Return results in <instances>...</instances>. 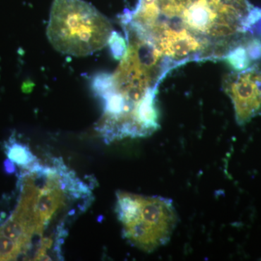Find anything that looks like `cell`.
<instances>
[{
  "instance_id": "6da1fadb",
  "label": "cell",
  "mask_w": 261,
  "mask_h": 261,
  "mask_svg": "<svg viewBox=\"0 0 261 261\" xmlns=\"http://www.w3.org/2000/svg\"><path fill=\"white\" fill-rule=\"evenodd\" d=\"M128 47L114 74H101L93 87L104 103L97 130L105 142L152 135L160 127L157 82L163 56L151 38L127 24Z\"/></svg>"
},
{
  "instance_id": "7a4b0ae2",
  "label": "cell",
  "mask_w": 261,
  "mask_h": 261,
  "mask_svg": "<svg viewBox=\"0 0 261 261\" xmlns=\"http://www.w3.org/2000/svg\"><path fill=\"white\" fill-rule=\"evenodd\" d=\"M113 29L99 10L84 0H54L47 28L53 47L68 56L84 57L109 42Z\"/></svg>"
},
{
  "instance_id": "3957f363",
  "label": "cell",
  "mask_w": 261,
  "mask_h": 261,
  "mask_svg": "<svg viewBox=\"0 0 261 261\" xmlns=\"http://www.w3.org/2000/svg\"><path fill=\"white\" fill-rule=\"evenodd\" d=\"M116 200L122 234L130 245L152 252L167 245L178 222L172 200L123 191L116 192Z\"/></svg>"
},
{
  "instance_id": "277c9868",
  "label": "cell",
  "mask_w": 261,
  "mask_h": 261,
  "mask_svg": "<svg viewBox=\"0 0 261 261\" xmlns=\"http://www.w3.org/2000/svg\"><path fill=\"white\" fill-rule=\"evenodd\" d=\"M223 89L232 102L240 126L261 116V65L229 73L224 78Z\"/></svg>"
},
{
  "instance_id": "5b68a950",
  "label": "cell",
  "mask_w": 261,
  "mask_h": 261,
  "mask_svg": "<svg viewBox=\"0 0 261 261\" xmlns=\"http://www.w3.org/2000/svg\"><path fill=\"white\" fill-rule=\"evenodd\" d=\"M163 56L170 60H187L209 47L208 44L187 29L183 23L158 21L147 32Z\"/></svg>"
},
{
  "instance_id": "8992f818",
  "label": "cell",
  "mask_w": 261,
  "mask_h": 261,
  "mask_svg": "<svg viewBox=\"0 0 261 261\" xmlns=\"http://www.w3.org/2000/svg\"><path fill=\"white\" fill-rule=\"evenodd\" d=\"M4 149L8 159L23 169H28L39 162L29 146L18 142L14 136L5 142Z\"/></svg>"
},
{
  "instance_id": "52a82bcc",
  "label": "cell",
  "mask_w": 261,
  "mask_h": 261,
  "mask_svg": "<svg viewBox=\"0 0 261 261\" xmlns=\"http://www.w3.org/2000/svg\"><path fill=\"white\" fill-rule=\"evenodd\" d=\"M160 11L170 18H178L195 0H157Z\"/></svg>"
},
{
  "instance_id": "ba28073f",
  "label": "cell",
  "mask_w": 261,
  "mask_h": 261,
  "mask_svg": "<svg viewBox=\"0 0 261 261\" xmlns=\"http://www.w3.org/2000/svg\"><path fill=\"white\" fill-rule=\"evenodd\" d=\"M25 252L18 245L0 234V261L17 260Z\"/></svg>"
},
{
  "instance_id": "9c48e42d",
  "label": "cell",
  "mask_w": 261,
  "mask_h": 261,
  "mask_svg": "<svg viewBox=\"0 0 261 261\" xmlns=\"http://www.w3.org/2000/svg\"><path fill=\"white\" fill-rule=\"evenodd\" d=\"M108 44L111 46V51L115 58L119 60L123 58L126 50V42L118 33L113 32Z\"/></svg>"
},
{
  "instance_id": "30bf717a",
  "label": "cell",
  "mask_w": 261,
  "mask_h": 261,
  "mask_svg": "<svg viewBox=\"0 0 261 261\" xmlns=\"http://www.w3.org/2000/svg\"><path fill=\"white\" fill-rule=\"evenodd\" d=\"M4 170L5 173H8V174H13L16 171V166L13 161L8 159L4 161Z\"/></svg>"
}]
</instances>
